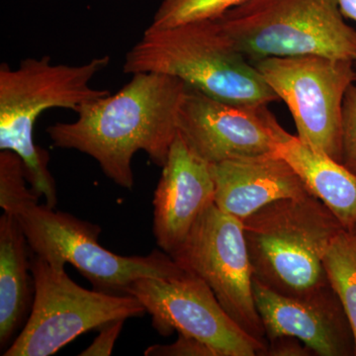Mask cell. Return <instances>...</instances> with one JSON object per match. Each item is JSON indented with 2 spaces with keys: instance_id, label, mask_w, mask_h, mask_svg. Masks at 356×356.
<instances>
[{
  "instance_id": "cell-7",
  "label": "cell",
  "mask_w": 356,
  "mask_h": 356,
  "mask_svg": "<svg viewBox=\"0 0 356 356\" xmlns=\"http://www.w3.org/2000/svg\"><path fill=\"white\" fill-rule=\"evenodd\" d=\"M34 298L22 331L4 356H48L76 337L113 321L140 317L144 307L129 294L79 286L65 273L38 255L30 259Z\"/></svg>"
},
{
  "instance_id": "cell-3",
  "label": "cell",
  "mask_w": 356,
  "mask_h": 356,
  "mask_svg": "<svg viewBox=\"0 0 356 356\" xmlns=\"http://www.w3.org/2000/svg\"><path fill=\"white\" fill-rule=\"evenodd\" d=\"M109 64V56L79 65L53 64L44 56L25 58L17 69L0 65V149L20 156L30 187L50 207L57 205V188L49 172L48 152L35 144V124L46 110L76 112L84 103L110 95L107 89L90 86Z\"/></svg>"
},
{
  "instance_id": "cell-19",
  "label": "cell",
  "mask_w": 356,
  "mask_h": 356,
  "mask_svg": "<svg viewBox=\"0 0 356 356\" xmlns=\"http://www.w3.org/2000/svg\"><path fill=\"white\" fill-rule=\"evenodd\" d=\"M341 163L356 175V84H351L344 96Z\"/></svg>"
},
{
  "instance_id": "cell-22",
  "label": "cell",
  "mask_w": 356,
  "mask_h": 356,
  "mask_svg": "<svg viewBox=\"0 0 356 356\" xmlns=\"http://www.w3.org/2000/svg\"><path fill=\"white\" fill-rule=\"evenodd\" d=\"M296 337H283L269 341L267 355H309L308 346H302ZM313 353V351H312Z\"/></svg>"
},
{
  "instance_id": "cell-17",
  "label": "cell",
  "mask_w": 356,
  "mask_h": 356,
  "mask_svg": "<svg viewBox=\"0 0 356 356\" xmlns=\"http://www.w3.org/2000/svg\"><path fill=\"white\" fill-rule=\"evenodd\" d=\"M324 266L350 322L356 355V236L353 232H339L325 252Z\"/></svg>"
},
{
  "instance_id": "cell-4",
  "label": "cell",
  "mask_w": 356,
  "mask_h": 356,
  "mask_svg": "<svg viewBox=\"0 0 356 356\" xmlns=\"http://www.w3.org/2000/svg\"><path fill=\"white\" fill-rule=\"evenodd\" d=\"M123 72L175 76L220 102L269 104L280 100L215 20L147 28L126 55Z\"/></svg>"
},
{
  "instance_id": "cell-11",
  "label": "cell",
  "mask_w": 356,
  "mask_h": 356,
  "mask_svg": "<svg viewBox=\"0 0 356 356\" xmlns=\"http://www.w3.org/2000/svg\"><path fill=\"white\" fill-rule=\"evenodd\" d=\"M178 134L209 165L274 153L284 129L268 104L220 102L188 88L180 106Z\"/></svg>"
},
{
  "instance_id": "cell-6",
  "label": "cell",
  "mask_w": 356,
  "mask_h": 356,
  "mask_svg": "<svg viewBox=\"0 0 356 356\" xmlns=\"http://www.w3.org/2000/svg\"><path fill=\"white\" fill-rule=\"evenodd\" d=\"M215 21L254 63L308 55L356 62V30L337 0H248Z\"/></svg>"
},
{
  "instance_id": "cell-18",
  "label": "cell",
  "mask_w": 356,
  "mask_h": 356,
  "mask_svg": "<svg viewBox=\"0 0 356 356\" xmlns=\"http://www.w3.org/2000/svg\"><path fill=\"white\" fill-rule=\"evenodd\" d=\"M248 0H163L149 29L159 30L185 23L216 20Z\"/></svg>"
},
{
  "instance_id": "cell-1",
  "label": "cell",
  "mask_w": 356,
  "mask_h": 356,
  "mask_svg": "<svg viewBox=\"0 0 356 356\" xmlns=\"http://www.w3.org/2000/svg\"><path fill=\"white\" fill-rule=\"evenodd\" d=\"M187 89L177 77L138 72L115 95L81 105L76 121L54 124L47 133L54 147L88 154L114 184L132 191L136 153L145 152L154 165H165Z\"/></svg>"
},
{
  "instance_id": "cell-5",
  "label": "cell",
  "mask_w": 356,
  "mask_h": 356,
  "mask_svg": "<svg viewBox=\"0 0 356 356\" xmlns=\"http://www.w3.org/2000/svg\"><path fill=\"white\" fill-rule=\"evenodd\" d=\"M243 225L254 280L290 297L311 296L332 287L324 257L344 229L320 199H280Z\"/></svg>"
},
{
  "instance_id": "cell-25",
  "label": "cell",
  "mask_w": 356,
  "mask_h": 356,
  "mask_svg": "<svg viewBox=\"0 0 356 356\" xmlns=\"http://www.w3.org/2000/svg\"><path fill=\"white\" fill-rule=\"evenodd\" d=\"M355 81H356V62H355Z\"/></svg>"
},
{
  "instance_id": "cell-16",
  "label": "cell",
  "mask_w": 356,
  "mask_h": 356,
  "mask_svg": "<svg viewBox=\"0 0 356 356\" xmlns=\"http://www.w3.org/2000/svg\"><path fill=\"white\" fill-rule=\"evenodd\" d=\"M27 241L15 218L0 217V346H7L32 306Z\"/></svg>"
},
{
  "instance_id": "cell-21",
  "label": "cell",
  "mask_w": 356,
  "mask_h": 356,
  "mask_svg": "<svg viewBox=\"0 0 356 356\" xmlns=\"http://www.w3.org/2000/svg\"><path fill=\"white\" fill-rule=\"evenodd\" d=\"M124 320L113 321L99 329V334L95 337V341L81 351V356H108L113 351L115 341L118 339L119 334L123 327Z\"/></svg>"
},
{
  "instance_id": "cell-9",
  "label": "cell",
  "mask_w": 356,
  "mask_h": 356,
  "mask_svg": "<svg viewBox=\"0 0 356 356\" xmlns=\"http://www.w3.org/2000/svg\"><path fill=\"white\" fill-rule=\"evenodd\" d=\"M170 255L181 268L199 276L209 286L220 305L243 331L267 344L255 306L254 275L241 220L212 203Z\"/></svg>"
},
{
  "instance_id": "cell-14",
  "label": "cell",
  "mask_w": 356,
  "mask_h": 356,
  "mask_svg": "<svg viewBox=\"0 0 356 356\" xmlns=\"http://www.w3.org/2000/svg\"><path fill=\"white\" fill-rule=\"evenodd\" d=\"M211 170L214 203L242 222L274 201L313 195L289 163L275 153L228 159L211 165Z\"/></svg>"
},
{
  "instance_id": "cell-13",
  "label": "cell",
  "mask_w": 356,
  "mask_h": 356,
  "mask_svg": "<svg viewBox=\"0 0 356 356\" xmlns=\"http://www.w3.org/2000/svg\"><path fill=\"white\" fill-rule=\"evenodd\" d=\"M214 199L211 165L177 134L154 194V236L161 250L172 254Z\"/></svg>"
},
{
  "instance_id": "cell-12",
  "label": "cell",
  "mask_w": 356,
  "mask_h": 356,
  "mask_svg": "<svg viewBox=\"0 0 356 356\" xmlns=\"http://www.w3.org/2000/svg\"><path fill=\"white\" fill-rule=\"evenodd\" d=\"M252 290L267 341L296 337L318 355L350 353L353 331L332 287L311 296L290 297L254 280Z\"/></svg>"
},
{
  "instance_id": "cell-15",
  "label": "cell",
  "mask_w": 356,
  "mask_h": 356,
  "mask_svg": "<svg viewBox=\"0 0 356 356\" xmlns=\"http://www.w3.org/2000/svg\"><path fill=\"white\" fill-rule=\"evenodd\" d=\"M274 153L289 163L309 191L329 208L344 229H353L356 225L355 173L286 131L281 135Z\"/></svg>"
},
{
  "instance_id": "cell-24",
  "label": "cell",
  "mask_w": 356,
  "mask_h": 356,
  "mask_svg": "<svg viewBox=\"0 0 356 356\" xmlns=\"http://www.w3.org/2000/svg\"><path fill=\"white\" fill-rule=\"evenodd\" d=\"M350 232H353V233L356 236V225L355 227H353V229H350Z\"/></svg>"
},
{
  "instance_id": "cell-8",
  "label": "cell",
  "mask_w": 356,
  "mask_h": 356,
  "mask_svg": "<svg viewBox=\"0 0 356 356\" xmlns=\"http://www.w3.org/2000/svg\"><path fill=\"white\" fill-rule=\"evenodd\" d=\"M254 65L291 112L302 143L341 163L344 96L355 62L324 56L266 58Z\"/></svg>"
},
{
  "instance_id": "cell-2",
  "label": "cell",
  "mask_w": 356,
  "mask_h": 356,
  "mask_svg": "<svg viewBox=\"0 0 356 356\" xmlns=\"http://www.w3.org/2000/svg\"><path fill=\"white\" fill-rule=\"evenodd\" d=\"M25 165L13 152L0 153V206L19 224L33 254L55 267L70 264L99 291L126 294L142 277H168L182 270L170 254L153 250L145 257H123L99 243L102 229L67 213L39 203L26 185Z\"/></svg>"
},
{
  "instance_id": "cell-10",
  "label": "cell",
  "mask_w": 356,
  "mask_h": 356,
  "mask_svg": "<svg viewBox=\"0 0 356 356\" xmlns=\"http://www.w3.org/2000/svg\"><path fill=\"white\" fill-rule=\"evenodd\" d=\"M126 294L142 304L161 336L177 332L194 337L215 356L267 353L268 344L243 331L220 305L209 286L184 268L168 277L139 278L129 285Z\"/></svg>"
},
{
  "instance_id": "cell-23",
  "label": "cell",
  "mask_w": 356,
  "mask_h": 356,
  "mask_svg": "<svg viewBox=\"0 0 356 356\" xmlns=\"http://www.w3.org/2000/svg\"><path fill=\"white\" fill-rule=\"evenodd\" d=\"M344 17L350 18L356 22V0H337Z\"/></svg>"
},
{
  "instance_id": "cell-20",
  "label": "cell",
  "mask_w": 356,
  "mask_h": 356,
  "mask_svg": "<svg viewBox=\"0 0 356 356\" xmlns=\"http://www.w3.org/2000/svg\"><path fill=\"white\" fill-rule=\"evenodd\" d=\"M147 356H215L213 350L194 337L178 334L175 343L154 344L145 351Z\"/></svg>"
}]
</instances>
